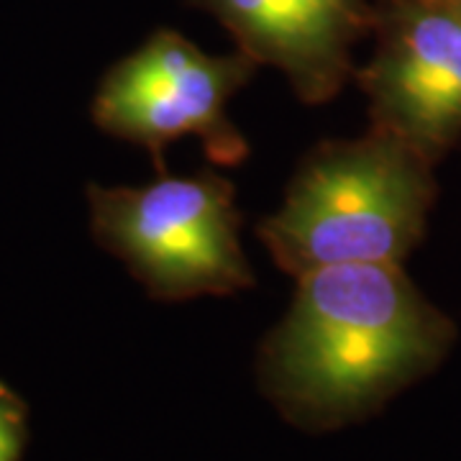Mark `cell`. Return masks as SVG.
Wrapping results in <instances>:
<instances>
[{
	"mask_svg": "<svg viewBox=\"0 0 461 461\" xmlns=\"http://www.w3.org/2000/svg\"><path fill=\"white\" fill-rule=\"evenodd\" d=\"M29 438L26 402L0 382V461H21Z\"/></svg>",
	"mask_w": 461,
	"mask_h": 461,
	"instance_id": "cell-7",
	"label": "cell"
},
{
	"mask_svg": "<svg viewBox=\"0 0 461 461\" xmlns=\"http://www.w3.org/2000/svg\"><path fill=\"white\" fill-rule=\"evenodd\" d=\"M233 182L213 169L144 187L87 190L93 236L157 300L230 295L254 285Z\"/></svg>",
	"mask_w": 461,
	"mask_h": 461,
	"instance_id": "cell-3",
	"label": "cell"
},
{
	"mask_svg": "<svg viewBox=\"0 0 461 461\" xmlns=\"http://www.w3.org/2000/svg\"><path fill=\"white\" fill-rule=\"evenodd\" d=\"M213 14L239 51L277 67L295 95L321 105L339 95L354 72L351 50L375 26L369 0H193Z\"/></svg>",
	"mask_w": 461,
	"mask_h": 461,
	"instance_id": "cell-6",
	"label": "cell"
},
{
	"mask_svg": "<svg viewBox=\"0 0 461 461\" xmlns=\"http://www.w3.org/2000/svg\"><path fill=\"white\" fill-rule=\"evenodd\" d=\"M244 51L213 57L180 33L159 29L100 80L93 118L105 133L144 147L165 175V149L198 136L215 165H241L249 141L230 123L226 105L254 77Z\"/></svg>",
	"mask_w": 461,
	"mask_h": 461,
	"instance_id": "cell-4",
	"label": "cell"
},
{
	"mask_svg": "<svg viewBox=\"0 0 461 461\" xmlns=\"http://www.w3.org/2000/svg\"><path fill=\"white\" fill-rule=\"evenodd\" d=\"M454 341V321L402 264L326 267L297 277L290 311L259 346L257 377L287 423L326 433L377 415L438 369Z\"/></svg>",
	"mask_w": 461,
	"mask_h": 461,
	"instance_id": "cell-1",
	"label": "cell"
},
{
	"mask_svg": "<svg viewBox=\"0 0 461 461\" xmlns=\"http://www.w3.org/2000/svg\"><path fill=\"white\" fill-rule=\"evenodd\" d=\"M372 33L357 72L372 126L438 162L461 139V0H375Z\"/></svg>",
	"mask_w": 461,
	"mask_h": 461,
	"instance_id": "cell-5",
	"label": "cell"
},
{
	"mask_svg": "<svg viewBox=\"0 0 461 461\" xmlns=\"http://www.w3.org/2000/svg\"><path fill=\"white\" fill-rule=\"evenodd\" d=\"M433 159L384 129L313 147L257 236L293 277L344 264H402L420 244L438 185Z\"/></svg>",
	"mask_w": 461,
	"mask_h": 461,
	"instance_id": "cell-2",
	"label": "cell"
}]
</instances>
